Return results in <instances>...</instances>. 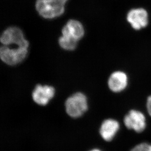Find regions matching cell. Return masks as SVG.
<instances>
[{
  "instance_id": "obj_10",
  "label": "cell",
  "mask_w": 151,
  "mask_h": 151,
  "mask_svg": "<svg viewBox=\"0 0 151 151\" xmlns=\"http://www.w3.org/2000/svg\"><path fill=\"white\" fill-rule=\"evenodd\" d=\"M119 128V124L117 121L109 119L102 123L100 128V134L105 140L110 141L114 138Z\"/></svg>"
},
{
  "instance_id": "obj_1",
  "label": "cell",
  "mask_w": 151,
  "mask_h": 151,
  "mask_svg": "<svg viewBox=\"0 0 151 151\" xmlns=\"http://www.w3.org/2000/svg\"><path fill=\"white\" fill-rule=\"evenodd\" d=\"M35 7L41 16L49 19L59 17L65 12V4L55 0H37Z\"/></svg>"
},
{
  "instance_id": "obj_7",
  "label": "cell",
  "mask_w": 151,
  "mask_h": 151,
  "mask_svg": "<svg viewBox=\"0 0 151 151\" xmlns=\"http://www.w3.org/2000/svg\"><path fill=\"white\" fill-rule=\"evenodd\" d=\"M54 87L49 86L38 84L33 90L32 96L33 101L40 106H45L54 97Z\"/></svg>"
},
{
  "instance_id": "obj_12",
  "label": "cell",
  "mask_w": 151,
  "mask_h": 151,
  "mask_svg": "<svg viewBox=\"0 0 151 151\" xmlns=\"http://www.w3.org/2000/svg\"><path fill=\"white\" fill-rule=\"evenodd\" d=\"M131 151H151V145L143 143L136 146Z\"/></svg>"
},
{
  "instance_id": "obj_8",
  "label": "cell",
  "mask_w": 151,
  "mask_h": 151,
  "mask_svg": "<svg viewBox=\"0 0 151 151\" xmlns=\"http://www.w3.org/2000/svg\"><path fill=\"white\" fill-rule=\"evenodd\" d=\"M85 31L83 25L77 20L71 19L62 30V36H67L78 41L83 37Z\"/></svg>"
},
{
  "instance_id": "obj_13",
  "label": "cell",
  "mask_w": 151,
  "mask_h": 151,
  "mask_svg": "<svg viewBox=\"0 0 151 151\" xmlns=\"http://www.w3.org/2000/svg\"><path fill=\"white\" fill-rule=\"evenodd\" d=\"M146 106H147V110L149 114L151 116V96H150L147 99Z\"/></svg>"
},
{
  "instance_id": "obj_14",
  "label": "cell",
  "mask_w": 151,
  "mask_h": 151,
  "mask_svg": "<svg viewBox=\"0 0 151 151\" xmlns=\"http://www.w3.org/2000/svg\"><path fill=\"white\" fill-rule=\"evenodd\" d=\"M55 1L64 4H66V3L68 1V0H55Z\"/></svg>"
},
{
  "instance_id": "obj_4",
  "label": "cell",
  "mask_w": 151,
  "mask_h": 151,
  "mask_svg": "<svg viewBox=\"0 0 151 151\" xmlns=\"http://www.w3.org/2000/svg\"><path fill=\"white\" fill-rule=\"evenodd\" d=\"M0 39L1 43L4 46L16 45L18 47L29 48V42L24 38L23 31L16 27L6 29L2 33Z\"/></svg>"
},
{
  "instance_id": "obj_2",
  "label": "cell",
  "mask_w": 151,
  "mask_h": 151,
  "mask_svg": "<svg viewBox=\"0 0 151 151\" xmlns=\"http://www.w3.org/2000/svg\"><path fill=\"white\" fill-rule=\"evenodd\" d=\"M65 107L66 112L70 117H80L88 108L87 97L82 93H76L66 100Z\"/></svg>"
},
{
  "instance_id": "obj_5",
  "label": "cell",
  "mask_w": 151,
  "mask_h": 151,
  "mask_svg": "<svg viewBox=\"0 0 151 151\" xmlns=\"http://www.w3.org/2000/svg\"><path fill=\"white\" fill-rule=\"evenodd\" d=\"M126 19L133 29L140 30L148 25V12L141 7L132 9L127 13Z\"/></svg>"
},
{
  "instance_id": "obj_15",
  "label": "cell",
  "mask_w": 151,
  "mask_h": 151,
  "mask_svg": "<svg viewBox=\"0 0 151 151\" xmlns=\"http://www.w3.org/2000/svg\"><path fill=\"white\" fill-rule=\"evenodd\" d=\"M101 151L99 150H98V149H94V150H91V151Z\"/></svg>"
},
{
  "instance_id": "obj_6",
  "label": "cell",
  "mask_w": 151,
  "mask_h": 151,
  "mask_svg": "<svg viewBox=\"0 0 151 151\" xmlns=\"http://www.w3.org/2000/svg\"><path fill=\"white\" fill-rule=\"evenodd\" d=\"M124 123L127 128L134 130L137 133H140L145 128V116L142 113L135 110L129 111L125 116Z\"/></svg>"
},
{
  "instance_id": "obj_3",
  "label": "cell",
  "mask_w": 151,
  "mask_h": 151,
  "mask_svg": "<svg viewBox=\"0 0 151 151\" xmlns=\"http://www.w3.org/2000/svg\"><path fill=\"white\" fill-rule=\"evenodd\" d=\"M28 48L17 47L10 48L4 46L0 49V57L1 60L9 65H15L21 62L27 56Z\"/></svg>"
},
{
  "instance_id": "obj_9",
  "label": "cell",
  "mask_w": 151,
  "mask_h": 151,
  "mask_svg": "<svg viewBox=\"0 0 151 151\" xmlns=\"http://www.w3.org/2000/svg\"><path fill=\"white\" fill-rule=\"evenodd\" d=\"M127 75L123 72H114L109 78V87L114 92H119L124 90L127 87Z\"/></svg>"
},
{
  "instance_id": "obj_11",
  "label": "cell",
  "mask_w": 151,
  "mask_h": 151,
  "mask_svg": "<svg viewBox=\"0 0 151 151\" xmlns=\"http://www.w3.org/2000/svg\"><path fill=\"white\" fill-rule=\"evenodd\" d=\"M78 41L70 37L62 36L59 38V44L62 48L67 51H73L76 48Z\"/></svg>"
}]
</instances>
